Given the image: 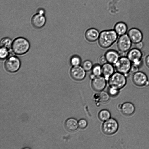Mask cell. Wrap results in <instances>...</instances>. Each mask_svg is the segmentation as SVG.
Instances as JSON below:
<instances>
[{
    "instance_id": "cell-13",
    "label": "cell",
    "mask_w": 149,
    "mask_h": 149,
    "mask_svg": "<svg viewBox=\"0 0 149 149\" xmlns=\"http://www.w3.org/2000/svg\"><path fill=\"white\" fill-rule=\"evenodd\" d=\"M46 19L44 15L37 13L32 17L31 23L32 26L35 29H39L42 28L45 25Z\"/></svg>"
},
{
    "instance_id": "cell-11",
    "label": "cell",
    "mask_w": 149,
    "mask_h": 149,
    "mask_svg": "<svg viewBox=\"0 0 149 149\" xmlns=\"http://www.w3.org/2000/svg\"><path fill=\"white\" fill-rule=\"evenodd\" d=\"M86 72L82 66L80 65L72 67L70 70V74L71 77L74 80L81 81L85 78Z\"/></svg>"
},
{
    "instance_id": "cell-19",
    "label": "cell",
    "mask_w": 149,
    "mask_h": 149,
    "mask_svg": "<svg viewBox=\"0 0 149 149\" xmlns=\"http://www.w3.org/2000/svg\"><path fill=\"white\" fill-rule=\"evenodd\" d=\"M65 125L66 130L71 132L76 131L79 127L78 121L73 118L68 119L65 122Z\"/></svg>"
},
{
    "instance_id": "cell-1",
    "label": "cell",
    "mask_w": 149,
    "mask_h": 149,
    "mask_svg": "<svg viewBox=\"0 0 149 149\" xmlns=\"http://www.w3.org/2000/svg\"><path fill=\"white\" fill-rule=\"evenodd\" d=\"M118 36L114 29L102 31L97 40L98 44L102 48H108L117 40Z\"/></svg>"
},
{
    "instance_id": "cell-28",
    "label": "cell",
    "mask_w": 149,
    "mask_h": 149,
    "mask_svg": "<svg viewBox=\"0 0 149 149\" xmlns=\"http://www.w3.org/2000/svg\"><path fill=\"white\" fill-rule=\"evenodd\" d=\"M79 127L81 129L85 128L88 125V122L85 119L82 118L78 121Z\"/></svg>"
},
{
    "instance_id": "cell-31",
    "label": "cell",
    "mask_w": 149,
    "mask_h": 149,
    "mask_svg": "<svg viewBox=\"0 0 149 149\" xmlns=\"http://www.w3.org/2000/svg\"><path fill=\"white\" fill-rule=\"evenodd\" d=\"M144 61L146 66L149 69V54L146 57Z\"/></svg>"
},
{
    "instance_id": "cell-3",
    "label": "cell",
    "mask_w": 149,
    "mask_h": 149,
    "mask_svg": "<svg viewBox=\"0 0 149 149\" xmlns=\"http://www.w3.org/2000/svg\"><path fill=\"white\" fill-rule=\"evenodd\" d=\"M108 81L109 87L120 90L126 86L127 83V77L116 71L109 79Z\"/></svg>"
},
{
    "instance_id": "cell-32",
    "label": "cell",
    "mask_w": 149,
    "mask_h": 149,
    "mask_svg": "<svg viewBox=\"0 0 149 149\" xmlns=\"http://www.w3.org/2000/svg\"><path fill=\"white\" fill-rule=\"evenodd\" d=\"M136 48L141 50L142 49L144 46V44L143 42H141L135 45Z\"/></svg>"
},
{
    "instance_id": "cell-27",
    "label": "cell",
    "mask_w": 149,
    "mask_h": 149,
    "mask_svg": "<svg viewBox=\"0 0 149 149\" xmlns=\"http://www.w3.org/2000/svg\"><path fill=\"white\" fill-rule=\"evenodd\" d=\"M119 90L117 89L109 87L108 90V93L112 97H116L119 93Z\"/></svg>"
},
{
    "instance_id": "cell-25",
    "label": "cell",
    "mask_w": 149,
    "mask_h": 149,
    "mask_svg": "<svg viewBox=\"0 0 149 149\" xmlns=\"http://www.w3.org/2000/svg\"><path fill=\"white\" fill-rule=\"evenodd\" d=\"M9 54V49L4 47H1L0 49V58L1 60H4L8 57Z\"/></svg>"
},
{
    "instance_id": "cell-18",
    "label": "cell",
    "mask_w": 149,
    "mask_h": 149,
    "mask_svg": "<svg viewBox=\"0 0 149 149\" xmlns=\"http://www.w3.org/2000/svg\"><path fill=\"white\" fill-rule=\"evenodd\" d=\"M114 30L118 36H121L127 33L128 28L125 22L119 21L114 25Z\"/></svg>"
},
{
    "instance_id": "cell-29",
    "label": "cell",
    "mask_w": 149,
    "mask_h": 149,
    "mask_svg": "<svg viewBox=\"0 0 149 149\" xmlns=\"http://www.w3.org/2000/svg\"><path fill=\"white\" fill-rule=\"evenodd\" d=\"M139 66L137 65L132 63L130 70V74H132L139 71Z\"/></svg>"
},
{
    "instance_id": "cell-4",
    "label": "cell",
    "mask_w": 149,
    "mask_h": 149,
    "mask_svg": "<svg viewBox=\"0 0 149 149\" xmlns=\"http://www.w3.org/2000/svg\"><path fill=\"white\" fill-rule=\"evenodd\" d=\"M132 63L126 56H120L113 64L116 72L122 73L127 77L130 74Z\"/></svg>"
},
{
    "instance_id": "cell-23",
    "label": "cell",
    "mask_w": 149,
    "mask_h": 149,
    "mask_svg": "<svg viewBox=\"0 0 149 149\" xmlns=\"http://www.w3.org/2000/svg\"><path fill=\"white\" fill-rule=\"evenodd\" d=\"M91 72L96 77L102 75V66L99 64L93 65L91 70Z\"/></svg>"
},
{
    "instance_id": "cell-22",
    "label": "cell",
    "mask_w": 149,
    "mask_h": 149,
    "mask_svg": "<svg viewBox=\"0 0 149 149\" xmlns=\"http://www.w3.org/2000/svg\"><path fill=\"white\" fill-rule=\"evenodd\" d=\"M12 42L10 38L8 37L3 38L1 40L0 46L9 49L11 47Z\"/></svg>"
},
{
    "instance_id": "cell-7",
    "label": "cell",
    "mask_w": 149,
    "mask_h": 149,
    "mask_svg": "<svg viewBox=\"0 0 149 149\" xmlns=\"http://www.w3.org/2000/svg\"><path fill=\"white\" fill-rule=\"evenodd\" d=\"M144 53L141 50L136 47L131 49L126 54V56L132 64L139 66L141 64Z\"/></svg>"
},
{
    "instance_id": "cell-9",
    "label": "cell",
    "mask_w": 149,
    "mask_h": 149,
    "mask_svg": "<svg viewBox=\"0 0 149 149\" xmlns=\"http://www.w3.org/2000/svg\"><path fill=\"white\" fill-rule=\"evenodd\" d=\"M132 44L126 34L119 36L117 40V47L119 52L125 54L131 49Z\"/></svg>"
},
{
    "instance_id": "cell-6",
    "label": "cell",
    "mask_w": 149,
    "mask_h": 149,
    "mask_svg": "<svg viewBox=\"0 0 149 149\" xmlns=\"http://www.w3.org/2000/svg\"><path fill=\"white\" fill-rule=\"evenodd\" d=\"M131 80L135 86L142 88L149 85V81L146 74L144 72L138 71L132 74Z\"/></svg>"
},
{
    "instance_id": "cell-16",
    "label": "cell",
    "mask_w": 149,
    "mask_h": 149,
    "mask_svg": "<svg viewBox=\"0 0 149 149\" xmlns=\"http://www.w3.org/2000/svg\"><path fill=\"white\" fill-rule=\"evenodd\" d=\"M104 55L107 62L113 65L117 62L120 57L118 52L113 49L107 51Z\"/></svg>"
},
{
    "instance_id": "cell-17",
    "label": "cell",
    "mask_w": 149,
    "mask_h": 149,
    "mask_svg": "<svg viewBox=\"0 0 149 149\" xmlns=\"http://www.w3.org/2000/svg\"><path fill=\"white\" fill-rule=\"evenodd\" d=\"M102 66V75L107 80L115 72L113 64L107 62Z\"/></svg>"
},
{
    "instance_id": "cell-26",
    "label": "cell",
    "mask_w": 149,
    "mask_h": 149,
    "mask_svg": "<svg viewBox=\"0 0 149 149\" xmlns=\"http://www.w3.org/2000/svg\"><path fill=\"white\" fill-rule=\"evenodd\" d=\"M109 96L108 92L105 91L101 92L99 95L100 101L103 102H107L109 99Z\"/></svg>"
},
{
    "instance_id": "cell-8",
    "label": "cell",
    "mask_w": 149,
    "mask_h": 149,
    "mask_svg": "<svg viewBox=\"0 0 149 149\" xmlns=\"http://www.w3.org/2000/svg\"><path fill=\"white\" fill-rule=\"evenodd\" d=\"M119 127L117 121L115 119L110 118L104 121L102 126V131L105 134L112 135L116 133Z\"/></svg>"
},
{
    "instance_id": "cell-12",
    "label": "cell",
    "mask_w": 149,
    "mask_h": 149,
    "mask_svg": "<svg viewBox=\"0 0 149 149\" xmlns=\"http://www.w3.org/2000/svg\"><path fill=\"white\" fill-rule=\"evenodd\" d=\"M107 80L102 75L96 77L92 80L91 87L96 91H102L104 89L106 86Z\"/></svg>"
},
{
    "instance_id": "cell-20",
    "label": "cell",
    "mask_w": 149,
    "mask_h": 149,
    "mask_svg": "<svg viewBox=\"0 0 149 149\" xmlns=\"http://www.w3.org/2000/svg\"><path fill=\"white\" fill-rule=\"evenodd\" d=\"M98 117L100 120L104 122L111 118V114L108 110L103 109L98 113Z\"/></svg>"
},
{
    "instance_id": "cell-33",
    "label": "cell",
    "mask_w": 149,
    "mask_h": 149,
    "mask_svg": "<svg viewBox=\"0 0 149 149\" xmlns=\"http://www.w3.org/2000/svg\"><path fill=\"white\" fill-rule=\"evenodd\" d=\"M96 77L92 73H91L89 76V77L90 79H91V80L93 79H94Z\"/></svg>"
},
{
    "instance_id": "cell-21",
    "label": "cell",
    "mask_w": 149,
    "mask_h": 149,
    "mask_svg": "<svg viewBox=\"0 0 149 149\" xmlns=\"http://www.w3.org/2000/svg\"><path fill=\"white\" fill-rule=\"evenodd\" d=\"M70 63L72 67L80 65L81 63V58L78 55H73L70 58Z\"/></svg>"
},
{
    "instance_id": "cell-10",
    "label": "cell",
    "mask_w": 149,
    "mask_h": 149,
    "mask_svg": "<svg viewBox=\"0 0 149 149\" xmlns=\"http://www.w3.org/2000/svg\"><path fill=\"white\" fill-rule=\"evenodd\" d=\"M127 34L132 44L135 45L143 41V33L141 29L137 28H130Z\"/></svg>"
},
{
    "instance_id": "cell-2",
    "label": "cell",
    "mask_w": 149,
    "mask_h": 149,
    "mask_svg": "<svg viewBox=\"0 0 149 149\" xmlns=\"http://www.w3.org/2000/svg\"><path fill=\"white\" fill-rule=\"evenodd\" d=\"M11 48L15 54L22 55L29 51L30 44L28 40L25 38L19 37L15 39L13 41Z\"/></svg>"
},
{
    "instance_id": "cell-14",
    "label": "cell",
    "mask_w": 149,
    "mask_h": 149,
    "mask_svg": "<svg viewBox=\"0 0 149 149\" xmlns=\"http://www.w3.org/2000/svg\"><path fill=\"white\" fill-rule=\"evenodd\" d=\"M119 109L122 113L126 116H130L135 112V108L134 104L130 102H125L119 105Z\"/></svg>"
},
{
    "instance_id": "cell-5",
    "label": "cell",
    "mask_w": 149,
    "mask_h": 149,
    "mask_svg": "<svg viewBox=\"0 0 149 149\" xmlns=\"http://www.w3.org/2000/svg\"><path fill=\"white\" fill-rule=\"evenodd\" d=\"M21 65L20 59L15 56H11L8 57L4 63L5 70L10 73L17 72L19 69Z\"/></svg>"
},
{
    "instance_id": "cell-15",
    "label": "cell",
    "mask_w": 149,
    "mask_h": 149,
    "mask_svg": "<svg viewBox=\"0 0 149 149\" xmlns=\"http://www.w3.org/2000/svg\"><path fill=\"white\" fill-rule=\"evenodd\" d=\"M100 33L97 29L91 28L85 31L84 36L86 40L90 42H94L98 40Z\"/></svg>"
},
{
    "instance_id": "cell-24",
    "label": "cell",
    "mask_w": 149,
    "mask_h": 149,
    "mask_svg": "<svg viewBox=\"0 0 149 149\" xmlns=\"http://www.w3.org/2000/svg\"><path fill=\"white\" fill-rule=\"evenodd\" d=\"M93 65L92 62L88 60L84 61L82 64L81 66L87 72L91 70Z\"/></svg>"
},
{
    "instance_id": "cell-30",
    "label": "cell",
    "mask_w": 149,
    "mask_h": 149,
    "mask_svg": "<svg viewBox=\"0 0 149 149\" xmlns=\"http://www.w3.org/2000/svg\"><path fill=\"white\" fill-rule=\"evenodd\" d=\"M98 61L99 64L101 65L107 62L104 55H102L100 56L98 58Z\"/></svg>"
},
{
    "instance_id": "cell-34",
    "label": "cell",
    "mask_w": 149,
    "mask_h": 149,
    "mask_svg": "<svg viewBox=\"0 0 149 149\" xmlns=\"http://www.w3.org/2000/svg\"><path fill=\"white\" fill-rule=\"evenodd\" d=\"M38 13L44 15V10L42 9H39L38 11Z\"/></svg>"
}]
</instances>
